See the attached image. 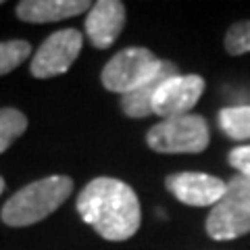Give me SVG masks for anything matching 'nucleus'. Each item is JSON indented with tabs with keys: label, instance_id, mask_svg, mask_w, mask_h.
Listing matches in <instances>:
<instances>
[{
	"label": "nucleus",
	"instance_id": "nucleus-1",
	"mask_svg": "<svg viewBox=\"0 0 250 250\" xmlns=\"http://www.w3.org/2000/svg\"><path fill=\"white\" fill-rule=\"evenodd\" d=\"M77 213L108 242H123L140 228L142 210L136 192L121 179L96 177L77 196Z\"/></svg>",
	"mask_w": 250,
	"mask_h": 250
},
{
	"label": "nucleus",
	"instance_id": "nucleus-2",
	"mask_svg": "<svg viewBox=\"0 0 250 250\" xmlns=\"http://www.w3.org/2000/svg\"><path fill=\"white\" fill-rule=\"evenodd\" d=\"M73 192V179L67 175H50L31 182L6 200L2 219L9 228H27L52 215Z\"/></svg>",
	"mask_w": 250,
	"mask_h": 250
},
{
	"label": "nucleus",
	"instance_id": "nucleus-3",
	"mask_svg": "<svg viewBox=\"0 0 250 250\" xmlns=\"http://www.w3.org/2000/svg\"><path fill=\"white\" fill-rule=\"evenodd\" d=\"M210 140L208 123L200 115H179L161 119L146 134V144L165 154H198L207 150Z\"/></svg>",
	"mask_w": 250,
	"mask_h": 250
},
{
	"label": "nucleus",
	"instance_id": "nucleus-4",
	"mask_svg": "<svg viewBox=\"0 0 250 250\" xmlns=\"http://www.w3.org/2000/svg\"><path fill=\"white\" fill-rule=\"evenodd\" d=\"M207 233L213 240H236L250 233V177L236 175L228 182L223 198L210 208Z\"/></svg>",
	"mask_w": 250,
	"mask_h": 250
},
{
	"label": "nucleus",
	"instance_id": "nucleus-5",
	"mask_svg": "<svg viewBox=\"0 0 250 250\" xmlns=\"http://www.w3.org/2000/svg\"><path fill=\"white\" fill-rule=\"evenodd\" d=\"M161 59L142 48V46H131L115 57L104 65L103 69V85L108 92H117L125 96V94L138 90L142 83H146L150 77L161 69Z\"/></svg>",
	"mask_w": 250,
	"mask_h": 250
},
{
	"label": "nucleus",
	"instance_id": "nucleus-6",
	"mask_svg": "<svg viewBox=\"0 0 250 250\" xmlns=\"http://www.w3.org/2000/svg\"><path fill=\"white\" fill-rule=\"evenodd\" d=\"M83 36L82 31L73 27L59 29L52 36H48L38 48V52L31 59L29 71L38 80H48L54 75H62L69 71V67L75 62L77 54L82 50Z\"/></svg>",
	"mask_w": 250,
	"mask_h": 250
},
{
	"label": "nucleus",
	"instance_id": "nucleus-7",
	"mask_svg": "<svg viewBox=\"0 0 250 250\" xmlns=\"http://www.w3.org/2000/svg\"><path fill=\"white\" fill-rule=\"evenodd\" d=\"M205 92V80L200 75H177L161 85L152 100V115L161 119L188 115Z\"/></svg>",
	"mask_w": 250,
	"mask_h": 250
},
{
	"label": "nucleus",
	"instance_id": "nucleus-8",
	"mask_svg": "<svg viewBox=\"0 0 250 250\" xmlns=\"http://www.w3.org/2000/svg\"><path fill=\"white\" fill-rule=\"evenodd\" d=\"M167 190L188 207H215L223 198L228 184L208 173H173L165 179Z\"/></svg>",
	"mask_w": 250,
	"mask_h": 250
},
{
	"label": "nucleus",
	"instance_id": "nucleus-9",
	"mask_svg": "<svg viewBox=\"0 0 250 250\" xmlns=\"http://www.w3.org/2000/svg\"><path fill=\"white\" fill-rule=\"evenodd\" d=\"M125 25V4L119 0H98L85 17V34L94 48H111Z\"/></svg>",
	"mask_w": 250,
	"mask_h": 250
},
{
	"label": "nucleus",
	"instance_id": "nucleus-10",
	"mask_svg": "<svg viewBox=\"0 0 250 250\" xmlns=\"http://www.w3.org/2000/svg\"><path fill=\"white\" fill-rule=\"evenodd\" d=\"M88 0H23L17 4V17L25 23H52L90 11Z\"/></svg>",
	"mask_w": 250,
	"mask_h": 250
},
{
	"label": "nucleus",
	"instance_id": "nucleus-11",
	"mask_svg": "<svg viewBox=\"0 0 250 250\" xmlns=\"http://www.w3.org/2000/svg\"><path fill=\"white\" fill-rule=\"evenodd\" d=\"M177 65L171 61H163L161 69L156 71L146 83H142L138 90L121 96V108L123 113L131 117V119H144V117L152 115V100L156 96V92L161 90V85L171 77H177Z\"/></svg>",
	"mask_w": 250,
	"mask_h": 250
},
{
	"label": "nucleus",
	"instance_id": "nucleus-12",
	"mask_svg": "<svg viewBox=\"0 0 250 250\" xmlns=\"http://www.w3.org/2000/svg\"><path fill=\"white\" fill-rule=\"evenodd\" d=\"M219 127L231 140H250V106H225L219 111Z\"/></svg>",
	"mask_w": 250,
	"mask_h": 250
},
{
	"label": "nucleus",
	"instance_id": "nucleus-13",
	"mask_svg": "<svg viewBox=\"0 0 250 250\" xmlns=\"http://www.w3.org/2000/svg\"><path fill=\"white\" fill-rule=\"evenodd\" d=\"M27 129V117L13 106L0 108V154L9 150L11 144Z\"/></svg>",
	"mask_w": 250,
	"mask_h": 250
},
{
	"label": "nucleus",
	"instance_id": "nucleus-14",
	"mask_svg": "<svg viewBox=\"0 0 250 250\" xmlns=\"http://www.w3.org/2000/svg\"><path fill=\"white\" fill-rule=\"evenodd\" d=\"M31 44L27 40H6L0 42V75L11 73L29 59Z\"/></svg>",
	"mask_w": 250,
	"mask_h": 250
},
{
	"label": "nucleus",
	"instance_id": "nucleus-15",
	"mask_svg": "<svg viewBox=\"0 0 250 250\" xmlns=\"http://www.w3.org/2000/svg\"><path fill=\"white\" fill-rule=\"evenodd\" d=\"M225 50L231 57L250 52V21H238L225 34Z\"/></svg>",
	"mask_w": 250,
	"mask_h": 250
},
{
	"label": "nucleus",
	"instance_id": "nucleus-16",
	"mask_svg": "<svg viewBox=\"0 0 250 250\" xmlns=\"http://www.w3.org/2000/svg\"><path fill=\"white\" fill-rule=\"evenodd\" d=\"M228 163L240 171V175H248L250 177V146H236L231 148L228 154Z\"/></svg>",
	"mask_w": 250,
	"mask_h": 250
},
{
	"label": "nucleus",
	"instance_id": "nucleus-17",
	"mask_svg": "<svg viewBox=\"0 0 250 250\" xmlns=\"http://www.w3.org/2000/svg\"><path fill=\"white\" fill-rule=\"evenodd\" d=\"M2 192H4V179L0 177V194H2Z\"/></svg>",
	"mask_w": 250,
	"mask_h": 250
},
{
	"label": "nucleus",
	"instance_id": "nucleus-18",
	"mask_svg": "<svg viewBox=\"0 0 250 250\" xmlns=\"http://www.w3.org/2000/svg\"><path fill=\"white\" fill-rule=\"evenodd\" d=\"M0 4H2V0H0Z\"/></svg>",
	"mask_w": 250,
	"mask_h": 250
}]
</instances>
